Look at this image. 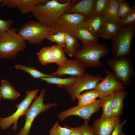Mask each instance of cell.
I'll return each mask as SVG.
<instances>
[{"label":"cell","mask_w":135,"mask_h":135,"mask_svg":"<svg viewBox=\"0 0 135 135\" xmlns=\"http://www.w3.org/2000/svg\"><path fill=\"white\" fill-rule=\"evenodd\" d=\"M135 32V23L120 28L115 37L112 40L111 51L114 57L130 56L131 46Z\"/></svg>","instance_id":"5b68a950"},{"label":"cell","mask_w":135,"mask_h":135,"mask_svg":"<svg viewBox=\"0 0 135 135\" xmlns=\"http://www.w3.org/2000/svg\"><path fill=\"white\" fill-rule=\"evenodd\" d=\"M104 22L102 13L93 14L86 17L83 26L97 37Z\"/></svg>","instance_id":"2e32d148"},{"label":"cell","mask_w":135,"mask_h":135,"mask_svg":"<svg viewBox=\"0 0 135 135\" xmlns=\"http://www.w3.org/2000/svg\"><path fill=\"white\" fill-rule=\"evenodd\" d=\"M130 12L128 15L120 18L118 24L120 27L132 24L135 23V6H133Z\"/></svg>","instance_id":"d6a6232c"},{"label":"cell","mask_w":135,"mask_h":135,"mask_svg":"<svg viewBox=\"0 0 135 135\" xmlns=\"http://www.w3.org/2000/svg\"><path fill=\"white\" fill-rule=\"evenodd\" d=\"M75 76H71L67 78H62L56 77L43 78H40L49 84H56L60 87L66 89L75 84L80 77Z\"/></svg>","instance_id":"7402d4cb"},{"label":"cell","mask_w":135,"mask_h":135,"mask_svg":"<svg viewBox=\"0 0 135 135\" xmlns=\"http://www.w3.org/2000/svg\"><path fill=\"white\" fill-rule=\"evenodd\" d=\"M18 33L32 44H40L51 34L56 33L53 27H48L38 21L31 20L25 23Z\"/></svg>","instance_id":"277c9868"},{"label":"cell","mask_w":135,"mask_h":135,"mask_svg":"<svg viewBox=\"0 0 135 135\" xmlns=\"http://www.w3.org/2000/svg\"><path fill=\"white\" fill-rule=\"evenodd\" d=\"M1 95L0 94V101L1 100Z\"/></svg>","instance_id":"f35d334b"},{"label":"cell","mask_w":135,"mask_h":135,"mask_svg":"<svg viewBox=\"0 0 135 135\" xmlns=\"http://www.w3.org/2000/svg\"><path fill=\"white\" fill-rule=\"evenodd\" d=\"M18 29L10 28L0 33V59L14 58L20 51L26 48L25 40L16 32Z\"/></svg>","instance_id":"3957f363"},{"label":"cell","mask_w":135,"mask_h":135,"mask_svg":"<svg viewBox=\"0 0 135 135\" xmlns=\"http://www.w3.org/2000/svg\"><path fill=\"white\" fill-rule=\"evenodd\" d=\"M88 121L85 120L84 123L79 127L82 135H95L92 127L88 124Z\"/></svg>","instance_id":"e575fe53"},{"label":"cell","mask_w":135,"mask_h":135,"mask_svg":"<svg viewBox=\"0 0 135 135\" xmlns=\"http://www.w3.org/2000/svg\"><path fill=\"white\" fill-rule=\"evenodd\" d=\"M16 69L24 71L29 74L34 78H49L56 77L51 74H48L43 73L36 68L32 67L23 66L20 64H16L15 66Z\"/></svg>","instance_id":"83f0119b"},{"label":"cell","mask_w":135,"mask_h":135,"mask_svg":"<svg viewBox=\"0 0 135 135\" xmlns=\"http://www.w3.org/2000/svg\"><path fill=\"white\" fill-rule=\"evenodd\" d=\"M47 39L53 42H56L57 45L64 48L66 40L65 32H61L49 35Z\"/></svg>","instance_id":"4dcf8cb0"},{"label":"cell","mask_w":135,"mask_h":135,"mask_svg":"<svg viewBox=\"0 0 135 135\" xmlns=\"http://www.w3.org/2000/svg\"><path fill=\"white\" fill-rule=\"evenodd\" d=\"M13 22V20L9 18L6 20L0 19V33L8 31Z\"/></svg>","instance_id":"8d00e7d4"},{"label":"cell","mask_w":135,"mask_h":135,"mask_svg":"<svg viewBox=\"0 0 135 135\" xmlns=\"http://www.w3.org/2000/svg\"><path fill=\"white\" fill-rule=\"evenodd\" d=\"M103 78L100 75H93L86 73L75 84L66 89L70 95L71 100L74 102L83 91L94 90L97 84Z\"/></svg>","instance_id":"9c48e42d"},{"label":"cell","mask_w":135,"mask_h":135,"mask_svg":"<svg viewBox=\"0 0 135 135\" xmlns=\"http://www.w3.org/2000/svg\"><path fill=\"white\" fill-rule=\"evenodd\" d=\"M118 14L119 18H121L126 16L131 11L132 8H131L127 2L124 0H118Z\"/></svg>","instance_id":"1f68e13d"},{"label":"cell","mask_w":135,"mask_h":135,"mask_svg":"<svg viewBox=\"0 0 135 135\" xmlns=\"http://www.w3.org/2000/svg\"><path fill=\"white\" fill-rule=\"evenodd\" d=\"M107 63L116 79L125 87L129 86L135 75L130 56L114 57L109 60Z\"/></svg>","instance_id":"8992f818"},{"label":"cell","mask_w":135,"mask_h":135,"mask_svg":"<svg viewBox=\"0 0 135 135\" xmlns=\"http://www.w3.org/2000/svg\"><path fill=\"white\" fill-rule=\"evenodd\" d=\"M126 94L124 89L116 91L114 93L112 102V117L120 118L122 113L123 101Z\"/></svg>","instance_id":"44dd1931"},{"label":"cell","mask_w":135,"mask_h":135,"mask_svg":"<svg viewBox=\"0 0 135 135\" xmlns=\"http://www.w3.org/2000/svg\"><path fill=\"white\" fill-rule=\"evenodd\" d=\"M51 48L53 63L58 66H62L68 59L63 48L57 44L51 46Z\"/></svg>","instance_id":"484cf974"},{"label":"cell","mask_w":135,"mask_h":135,"mask_svg":"<svg viewBox=\"0 0 135 135\" xmlns=\"http://www.w3.org/2000/svg\"><path fill=\"white\" fill-rule=\"evenodd\" d=\"M72 130V132L69 135H82L79 127L72 128L69 127Z\"/></svg>","instance_id":"74e56055"},{"label":"cell","mask_w":135,"mask_h":135,"mask_svg":"<svg viewBox=\"0 0 135 135\" xmlns=\"http://www.w3.org/2000/svg\"><path fill=\"white\" fill-rule=\"evenodd\" d=\"M126 120L118 122L116 125L110 135H126L123 132L122 129L126 122Z\"/></svg>","instance_id":"d590c367"},{"label":"cell","mask_w":135,"mask_h":135,"mask_svg":"<svg viewBox=\"0 0 135 135\" xmlns=\"http://www.w3.org/2000/svg\"><path fill=\"white\" fill-rule=\"evenodd\" d=\"M106 73V77L98 83L94 89L101 98L113 94L116 91L124 89L126 88L116 79L113 73L108 70Z\"/></svg>","instance_id":"7c38bea8"},{"label":"cell","mask_w":135,"mask_h":135,"mask_svg":"<svg viewBox=\"0 0 135 135\" xmlns=\"http://www.w3.org/2000/svg\"><path fill=\"white\" fill-rule=\"evenodd\" d=\"M108 48L104 44L98 42L82 45L73 57L86 68H100L102 66L100 59L107 54Z\"/></svg>","instance_id":"7a4b0ae2"},{"label":"cell","mask_w":135,"mask_h":135,"mask_svg":"<svg viewBox=\"0 0 135 135\" xmlns=\"http://www.w3.org/2000/svg\"><path fill=\"white\" fill-rule=\"evenodd\" d=\"M73 5L70 0L62 3L52 0L44 5H36L31 12L37 21L48 27H53L61 16Z\"/></svg>","instance_id":"6da1fadb"},{"label":"cell","mask_w":135,"mask_h":135,"mask_svg":"<svg viewBox=\"0 0 135 135\" xmlns=\"http://www.w3.org/2000/svg\"><path fill=\"white\" fill-rule=\"evenodd\" d=\"M120 28L118 24L105 20L97 37L112 40L116 35Z\"/></svg>","instance_id":"ffe728a7"},{"label":"cell","mask_w":135,"mask_h":135,"mask_svg":"<svg viewBox=\"0 0 135 135\" xmlns=\"http://www.w3.org/2000/svg\"><path fill=\"white\" fill-rule=\"evenodd\" d=\"M95 0H82L73 5L65 13H77L86 16L93 14V6Z\"/></svg>","instance_id":"e0dca14e"},{"label":"cell","mask_w":135,"mask_h":135,"mask_svg":"<svg viewBox=\"0 0 135 135\" xmlns=\"http://www.w3.org/2000/svg\"><path fill=\"white\" fill-rule=\"evenodd\" d=\"M72 131L68 126L65 125L61 127L59 122H56L50 130L49 135H69Z\"/></svg>","instance_id":"f546056e"},{"label":"cell","mask_w":135,"mask_h":135,"mask_svg":"<svg viewBox=\"0 0 135 135\" xmlns=\"http://www.w3.org/2000/svg\"><path fill=\"white\" fill-rule=\"evenodd\" d=\"M70 33L80 40L83 45L98 42V41L95 36L83 26L76 28Z\"/></svg>","instance_id":"d6986e66"},{"label":"cell","mask_w":135,"mask_h":135,"mask_svg":"<svg viewBox=\"0 0 135 135\" xmlns=\"http://www.w3.org/2000/svg\"><path fill=\"white\" fill-rule=\"evenodd\" d=\"M85 74V67L79 61L74 59H68L63 65L58 66L57 70L51 74L58 77L66 74L81 77Z\"/></svg>","instance_id":"4fadbf2b"},{"label":"cell","mask_w":135,"mask_h":135,"mask_svg":"<svg viewBox=\"0 0 135 135\" xmlns=\"http://www.w3.org/2000/svg\"><path fill=\"white\" fill-rule=\"evenodd\" d=\"M40 62L44 66L53 63L51 46H46L37 53Z\"/></svg>","instance_id":"f1b7e54d"},{"label":"cell","mask_w":135,"mask_h":135,"mask_svg":"<svg viewBox=\"0 0 135 135\" xmlns=\"http://www.w3.org/2000/svg\"><path fill=\"white\" fill-rule=\"evenodd\" d=\"M38 90L36 89L26 92V95L24 99L19 104H16V112L11 115L5 118H0V127L2 130H5L12 124L14 131L17 129V121L21 116L25 115L33 99L36 96Z\"/></svg>","instance_id":"ba28073f"},{"label":"cell","mask_w":135,"mask_h":135,"mask_svg":"<svg viewBox=\"0 0 135 135\" xmlns=\"http://www.w3.org/2000/svg\"><path fill=\"white\" fill-rule=\"evenodd\" d=\"M86 17L79 14L65 13L58 19L53 28L56 33L61 32L70 33L76 28L83 26Z\"/></svg>","instance_id":"8fae6325"},{"label":"cell","mask_w":135,"mask_h":135,"mask_svg":"<svg viewBox=\"0 0 135 135\" xmlns=\"http://www.w3.org/2000/svg\"><path fill=\"white\" fill-rule=\"evenodd\" d=\"M2 0H0V3L1 2Z\"/></svg>","instance_id":"ab89813d"},{"label":"cell","mask_w":135,"mask_h":135,"mask_svg":"<svg viewBox=\"0 0 135 135\" xmlns=\"http://www.w3.org/2000/svg\"><path fill=\"white\" fill-rule=\"evenodd\" d=\"M102 98L96 100L93 104L89 105L79 106L68 108L59 113L58 115L59 119L61 121H64L66 118L72 116H77L85 120L89 121L91 116L98 112L101 107Z\"/></svg>","instance_id":"30bf717a"},{"label":"cell","mask_w":135,"mask_h":135,"mask_svg":"<svg viewBox=\"0 0 135 135\" xmlns=\"http://www.w3.org/2000/svg\"><path fill=\"white\" fill-rule=\"evenodd\" d=\"M108 0H95L93 6V14L102 13L106 7Z\"/></svg>","instance_id":"836d02e7"},{"label":"cell","mask_w":135,"mask_h":135,"mask_svg":"<svg viewBox=\"0 0 135 135\" xmlns=\"http://www.w3.org/2000/svg\"><path fill=\"white\" fill-rule=\"evenodd\" d=\"M114 97V94L102 98L100 106L103 112L101 118H109L112 117V102Z\"/></svg>","instance_id":"4316f807"},{"label":"cell","mask_w":135,"mask_h":135,"mask_svg":"<svg viewBox=\"0 0 135 135\" xmlns=\"http://www.w3.org/2000/svg\"><path fill=\"white\" fill-rule=\"evenodd\" d=\"M45 93V90L42 89L39 96L35 97L34 101L25 114L26 120L24 127L20 129L18 134L15 135H29L32 124L36 117L40 113L58 105L57 102L45 104L44 102Z\"/></svg>","instance_id":"52a82bcc"},{"label":"cell","mask_w":135,"mask_h":135,"mask_svg":"<svg viewBox=\"0 0 135 135\" xmlns=\"http://www.w3.org/2000/svg\"><path fill=\"white\" fill-rule=\"evenodd\" d=\"M44 0H2L0 6H6L12 9L18 8L20 13L27 14L31 12L36 5L45 2Z\"/></svg>","instance_id":"9a60e30c"},{"label":"cell","mask_w":135,"mask_h":135,"mask_svg":"<svg viewBox=\"0 0 135 135\" xmlns=\"http://www.w3.org/2000/svg\"><path fill=\"white\" fill-rule=\"evenodd\" d=\"M1 99L14 100L20 95L8 81L2 80L0 85Z\"/></svg>","instance_id":"603a6c76"},{"label":"cell","mask_w":135,"mask_h":135,"mask_svg":"<svg viewBox=\"0 0 135 135\" xmlns=\"http://www.w3.org/2000/svg\"><path fill=\"white\" fill-rule=\"evenodd\" d=\"M120 121V118H100L94 120L92 128L95 135H110L116 124Z\"/></svg>","instance_id":"5bb4252c"},{"label":"cell","mask_w":135,"mask_h":135,"mask_svg":"<svg viewBox=\"0 0 135 135\" xmlns=\"http://www.w3.org/2000/svg\"><path fill=\"white\" fill-rule=\"evenodd\" d=\"M98 97H99V95L95 90H90L78 96L77 99L78 100L77 105L84 106L90 105L94 103Z\"/></svg>","instance_id":"d4e9b609"},{"label":"cell","mask_w":135,"mask_h":135,"mask_svg":"<svg viewBox=\"0 0 135 135\" xmlns=\"http://www.w3.org/2000/svg\"><path fill=\"white\" fill-rule=\"evenodd\" d=\"M118 0H108L106 6L102 13L105 21L118 24L120 18L118 14Z\"/></svg>","instance_id":"ac0fdd59"},{"label":"cell","mask_w":135,"mask_h":135,"mask_svg":"<svg viewBox=\"0 0 135 135\" xmlns=\"http://www.w3.org/2000/svg\"><path fill=\"white\" fill-rule=\"evenodd\" d=\"M65 32L66 40L64 50L68 56L73 57L79 48L80 44L78 39L75 36L70 33Z\"/></svg>","instance_id":"cb8c5ba5"}]
</instances>
